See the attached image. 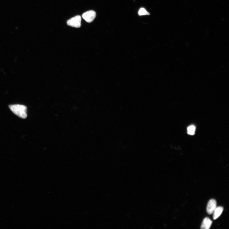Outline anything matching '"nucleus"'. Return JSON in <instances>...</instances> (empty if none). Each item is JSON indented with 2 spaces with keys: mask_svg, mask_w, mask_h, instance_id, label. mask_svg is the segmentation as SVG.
Wrapping results in <instances>:
<instances>
[{
  "mask_svg": "<svg viewBox=\"0 0 229 229\" xmlns=\"http://www.w3.org/2000/svg\"><path fill=\"white\" fill-rule=\"evenodd\" d=\"M139 14L140 16L145 15H149L150 14L147 12L146 10L143 8H140L139 11Z\"/></svg>",
  "mask_w": 229,
  "mask_h": 229,
  "instance_id": "6e6552de",
  "label": "nucleus"
},
{
  "mask_svg": "<svg viewBox=\"0 0 229 229\" xmlns=\"http://www.w3.org/2000/svg\"><path fill=\"white\" fill-rule=\"evenodd\" d=\"M223 210V208L222 207H217L213 213V218L214 220H216L220 217Z\"/></svg>",
  "mask_w": 229,
  "mask_h": 229,
  "instance_id": "423d86ee",
  "label": "nucleus"
},
{
  "mask_svg": "<svg viewBox=\"0 0 229 229\" xmlns=\"http://www.w3.org/2000/svg\"><path fill=\"white\" fill-rule=\"evenodd\" d=\"M212 221L208 217L205 218L203 221L201 226L202 229H209L211 227Z\"/></svg>",
  "mask_w": 229,
  "mask_h": 229,
  "instance_id": "39448f33",
  "label": "nucleus"
},
{
  "mask_svg": "<svg viewBox=\"0 0 229 229\" xmlns=\"http://www.w3.org/2000/svg\"><path fill=\"white\" fill-rule=\"evenodd\" d=\"M195 127L192 125L189 126L188 128V133L189 135H194L195 131Z\"/></svg>",
  "mask_w": 229,
  "mask_h": 229,
  "instance_id": "0eeeda50",
  "label": "nucleus"
},
{
  "mask_svg": "<svg viewBox=\"0 0 229 229\" xmlns=\"http://www.w3.org/2000/svg\"><path fill=\"white\" fill-rule=\"evenodd\" d=\"M81 17L80 15L75 16L67 21V25L71 27L76 28H79L81 26Z\"/></svg>",
  "mask_w": 229,
  "mask_h": 229,
  "instance_id": "f03ea898",
  "label": "nucleus"
},
{
  "mask_svg": "<svg viewBox=\"0 0 229 229\" xmlns=\"http://www.w3.org/2000/svg\"><path fill=\"white\" fill-rule=\"evenodd\" d=\"M217 207V202L215 199H212L208 202L207 208V211L209 215L213 214Z\"/></svg>",
  "mask_w": 229,
  "mask_h": 229,
  "instance_id": "20e7f679",
  "label": "nucleus"
},
{
  "mask_svg": "<svg viewBox=\"0 0 229 229\" xmlns=\"http://www.w3.org/2000/svg\"><path fill=\"white\" fill-rule=\"evenodd\" d=\"M10 109L12 112L21 118L25 119L27 117V107L21 104L9 105Z\"/></svg>",
  "mask_w": 229,
  "mask_h": 229,
  "instance_id": "f257e3e1",
  "label": "nucleus"
},
{
  "mask_svg": "<svg viewBox=\"0 0 229 229\" xmlns=\"http://www.w3.org/2000/svg\"><path fill=\"white\" fill-rule=\"evenodd\" d=\"M96 14L95 12L90 10L85 12L82 15L83 19L88 23L92 22L95 18Z\"/></svg>",
  "mask_w": 229,
  "mask_h": 229,
  "instance_id": "7ed1b4c3",
  "label": "nucleus"
}]
</instances>
